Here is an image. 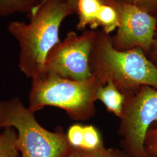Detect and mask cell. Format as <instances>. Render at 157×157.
I'll return each mask as SVG.
<instances>
[{
  "label": "cell",
  "instance_id": "9c48e42d",
  "mask_svg": "<svg viewBox=\"0 0 157 157\" xmlns=\"http://www.w3.org/2000/svg\"><path fill=\"white\" fill-rule=\"evenodd\" d=\"M95 98L96 101L103 102L108 112L120 118L125 97L112 83L108 82L105 85L100 86L96 91Z\"/></svg>",
  "mask_w": 157,
  "mask_h": 157
},
{
  "label": "cell",
  "instance_id": "277c9868",
  "mask_svg": "<svg viewBox=\"0 0 157 157\" xmlns=\"http://www.w3.org/2000/svg\"><path fill=\"white\" fill-rule=\"evenodd\" d=\"M5 128L17 130L21 157H65L71 147L62 127L54 132L43 128L18 97L0 100V130Z\"/></svg>",
  "mask_w": 157,
  "mask_h": 157
},
{
  "label": "cell",
  "instance_id": "8fae6325",
  "mask_svg": "<svg viewBox=\"0 0 157 157\" xmlns=\"http://www.w3.org/2000/svg\"><path fill=\"white\" fill-rule=\"evenodd\" d=\"M65 157H128L120 148H105L95 150L71 147Z\"/></svg>",
  "mask_w": 157,
  "mask_h": 157
},
{
  "label": "cell",
  "instance_id": "52a82bcc",
  "mask_svg": "<svg viewBox=\"0 0 157 157\" xmlns=\"http://www.w3.org/2000/svg\"><path fill=\"white\" fill-rule=\"evenodd\" d=\"M119 25L111 37L118 51L140 48L147 54L154 43L157 31V17L140 8L118 0Z\"/></svg>",
  "mask_w": 157,
  "mask_h": 157
},
{
  "label": "cell",
  "instance_id": "5bb4252c",
  "mask_svg": "<svg viewBox=\"0 0 157 157\" xmlns=\"http://www.w3.org/2000/svg\"><path fill=\"white\" fill-rule=\"evenodd\" d=\"M144 147L146 157L157 156V126L151 127L147 131Z\"/></svg>",
  "mask_w": 157,
  "mask_h": 157
},
{
  "label": "cell",
  "instance_id": "7c38bea8",
  "mask_svg": "<svg viewBox=\"0 0 157 157\" xmlns=\"http://www.w3.org/2000/svg\"><path fill=\"white\" fill-rule=\"evenodd\" d=\"M17 130L13 128H5L0 133V157H19L16 146Z\"/></svg>",
  "mask_w": 157,
  "mask_h": 157
},
{
  "label": "cell",
  "instance_id": "30bf717a",
  "mask_svg": "<svg viewBox=\"0 0 157 157\" xmlns=\"http://www.w3.org/2000/svg\"><path fill=\"white\" fill-rule=\"evenodd\" d=\"M42 0H0V17H7L17 12L29 15Z\"/></svg>",
  "mask_w": 157,
  "mask_h": 157
},
{
  "label": "cell",
  "instance_id": "ba28073f",
  "mask_svg": "<svg viewBox=\"0 0 157 157\" xmlns=\"http://www.w3.org/2000/svg\"><path fill=\"white\" fill-rule=\"evenodd\" d=\"M74 9L78 17V30L84 31L87 26L93 30L100 27L109 34L119 27L118 0H76Z\"/></svg>",
  "mask_w": 157,
  "mask_h": 157
},
{
  "label": "cell",
  "instance_id": "3957f363",
  "mask_svg": "<svg viewBox=\"0 0 157 157\" xmlns=\"http://www.w3.org/2000/svg\"><path fill=\"white\" fill-rule=\"evenodd\" d=\"M85 80L63 78L47 72L32 78L29 108L35 112L45 106L62 109L74 121H86L95 115L97 90L107 84L100 75L92 73Z\"/></svg>",
  "mask_w": 157,
  "mask_h": 157
},
{
  "label": "cell",
  "instance_id": "4fadbf2b",
  "mask_svg": "<svg viewBox=\"0 0 157 157\" xmlns=\"http://www.w3.org/2000/svg\"><path fill=\"white\" fill-rule=\"evenodd\" d=\"M104 147V142L97 129L91 124L83 126V144L82 148L95 150Z\"/></svg>",
  "mask_w": 157,
  "mask_h": 157
},
{
  "label": "cell",
  "instance_id": "ac0fdd59",
  "mask_svg": "<svg viewBox=\"0 0 157 157\" xmlns=\"http://www.w3.org/2000/svg\"><path fill=\"white\" fill-rule=\"evenodd\" d=\"M45 1V0H42L41 1ZM65 1H67V3H68L70 6H72L73 7V9H74V8H75V5L76 1V0H65ZM74 10H75V9H74Z\"/></svg>",
  "mask_w": 157,
  "mask_h": 157
},
{
  "label": "cell",
  "instance_id": "2e32d148",
  "mask_svg": "<svg viewBox=\"0 0 157 157\" xmlns=\"http://www.w3.org/2000/svg\"><path fill=\"white\" fill-rule=\"evenodd\" d=\"M125 4L135 6L152 15L157 13V0H121Z\"/></svg>",
  "mask_w": 157,
  "mask_h": 157
},
{
  "label": "cell",
  "instance_id": "6da1fadb",
  "mask_svg": "<svg viewBox=\"0 0 157 157\" xmlns=\"http://www.w3.org/2000/svg\"><path fill=\"white\" fill-rule=\"evenodd\" d=\"M75 13L65 0H45L28 15V23L16 21L8 24V31L20 48L19 67L26 77L32 79L45 73L47 56L61 41V25Z\"/></svg>",
  "mask_w": 157,
  "mask_h": 157
},
{
  "label": "cell",
  "instance_id": "8992f818",
  "mask_svg": "<svg viewBox=\"0 0 157 157\" xmlns=\"http://www.w3.org/2000/svg\"><path fill=\"white\" fill-rule=\"evenodd\" d=\"M97 31L85 30L78 35L69 32L65 38L48 52L45 72L73 80H85L92 76L89 65L90 53Z\"/></svg>",
  "mask_w": 157,
  "mask_h": 157
},
{
  "label": "cell",
  "instance_id": "d6986e66",
  "mask_svg": "<svg viewBox=\"0 0 157 157\" xmlns=\"http://www.w3.org/2000/svg\"><path fill=\"white\" fill-rule=\"evenodd\" d=\"M157 157V156H156V157Z\"/></svg>",
  "mask_w": 157,
  "mask_h": 157
},
{
  "label": "cell",
  "instance_id": "e0dca14e",
  "mask_svg": "<svg viewBox=\"0 0 157 157\" xmlns=\"http://www.w3.org/2000/svg\"><path fill=\"white\" fill-rule=\"evenodd\" d=\"M148 59L157 67V33H155L154 43L148 52L146 54Z\"/></svg>",
  "mask_w": 157,
  "mask_h": 157
},
{
  "label": "cell",
  "instance_id": "5b68a950",
  "mask_svg": "<svg viewBox=\"0 0 157 157\" xmlns=\"http://www.w3.org/2000/svg\"><path fill=\"white\" fill-rule=\"evenodd\" d=\"M124 97L118 129L120 149L129 157H146V134L157 126V90L143 85Z\"/></svg>",
  "mask_w": 157,
  "mask_h": 157
},
{
  "label": "cell",
  "instance_id": "7a4b0ae2",
  "mask_svg": "<svg viewBox=\"0 0 157 157\" xmlns=\"http://www.w3.org/2000/svg\"><path fill=\"white\" fill-rule=\"evenodd\" d=\"M92 73L100 75L114 84L124 95L136 92L143 85L157 90V67L140 48L118 51L109 34L97 31L90 53Z\"/></svg>",
  "mask_w": 157,
  "mask_h": 157
},
{
  "label": "cell",
  "instance_id": "9a60e30c",
  "mask_svg": "<svg viewBox=\"0 0 157 157\" xmlns=\"http://www.w3.org/2000/svg\"><path fill=\"white\" fill-rule=\"evenodd\" d=\"M67 140L71 147L82 148L83 144V126L80 124H74L67 130Z\"/></svg>",
  "mask_w": 157,
  "mask_h": 157
}]
</instances>
